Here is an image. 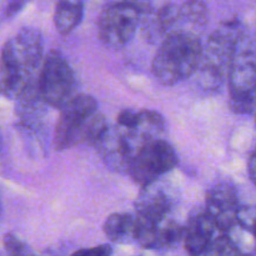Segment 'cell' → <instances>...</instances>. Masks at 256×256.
<instances>
[{"label":"cell","mask_w":256,"mask_h":256,"mask_svg":"<svg viewBox=\"0 0 256 256\" xmlns=\"http://www.w3.org/2000/svg\"><path fill=\"white\" fill-rule=\"evenodd\" d=\"M42 38L39 30L24 28L2 46L0 56V94L16 99L38 90L42 65Z\"/></svg>","instance_id":"6da1fadb"},{"label":"cell","mask_w":256,"mask_h":256,"mask_svg":"<svg viewBox=\"0 0 256 256\" xmlns=\"http://www.w3.org/2000/svg\"><path fill=\"white\" fill-rule=\"evenodd\" d=\"M165 120L152 110L138 112V120L130 126L115 125L108 128L102 139L96 142V149L105 164L119 172H128L132 160L142 146L155 139H162Z\"/></svg>","instance_id":"7a4b0ae2"},{"label":"cell","mask_w":256,"mask_h":256,"mask_svg":"<svg viewBox=\"0 0 256 256\" xmlns=\"http://www.w3.org/2000/svg\"><path fill=\"white\" fill-rule=\"evenodd\" d=\"M108 122L92 96L78 94L60 109L55 128V148L60 152L76 145H96L108 130Z\"/></svg>","instance_id":"3957f363"},{"label":"cell","mask_w":256,"mask_h":256,"mask_svg":"<svg viewBox=\"0 0 256 256\" xmlns=\"http://www.w3.org/2000/svg\"><path fill=\"white\" fill-rule=\"evenodd\" d=\"M208 16V6L202 2H170L158 5L148 2L142 14V34L149 42L165 40L175 34L199 36Z\"/></svg>","instance_id":"277c9868"},{"label":"cell","mask_w":256,"mask_h":256,"mask_svg":"<svg viewBox=\"0 0 256 256\" xmlns=\"http://www.w3.org/2000/svg\"><path fill=\"white\" fill-rule=\"evenodd\" d=\"M200 38L175 34L162 40L152 60V74L165 86H172L196 72L202 56Z\"/></svg>","instance_id":"5b68a950"},{"label":"cell","mask_w":256,"mask_h":256,"mask_svg":"<svg viewBox=\"0 0 256 256\" xmlns=\"http://www.w3.org/2000/svg\"><path fill=\"white\" fill-rule=\"evenodd\" d=\"M240 36L238 22H225L210 34L202 49L198 74L200 84L206 89H215L222 84L234 65L235 50Z\"/></svg>","instance_id":"8992f818"},{"label":"cell","mask_w":256,"mask_h":256,"mask_svg":"<svg viewBox=\"0 0 256 256\" xmlns=\"http://www.w3.org/2000/svg\"><path fill=\"white\" fill-rule=\"evenodd\" d=\"M36 86L40 99L55 109H62L78 95L74 70L59 50L52 49L42 60Z\"/></svg>","instance_id":"52a82bcc"},{"label":"cell","mask_w":256,"mask_h":256,"mask_svg":"<svg viewBox=\"0 0 256 256\" xmlns=\"http://www.w3.org/2000/svg\"><path fill=\"white\" fill-rule=\"evenodd\" d=\"M142 20L140 2H112L106 5L98 22V32L102 44L119 49L135 36Z\"/></svg>","instance_id":"ba28073f"},{"label":"cell","mask_w":256,"mask_h":256,"mask_svg":"<svg viewBox=\"0 0 256 256\" xmlns=\"http://www.w3.org/2000/svg\"><path fill=\"white\" fill-rule=\"evenodd\" d=\"M179 162L174 148L164 139L145 144L135 154L128 174L136 184L144 186L155 184L160 176L172 172Z\"/></svg>","instance_id":"9c48e42d"},{"label":"cell","mask_w":256,"mask_h":256,"mask_svg":"<svg viewBox=\"0 0 256 256\" xmlns=\"http://www.w3.org/2000/svg\"><path fill=\"white\" fill-rule=\"evenodd\" d=\"M230 106L238 114L252 112L256 106V65L239 62L229 75Z\"/></svg>","instance_id":"30bf717a"},{"label":"cell","mask_w":256,"mask_h":256,"mask_svg":"<svg viewBox=\"0 0 256 256\" xmlns=\"http://www.w3.org/2000/svg\"><path fill=\"white\" fill-rule=\"evenodd\" d=\"M205 212L216 229L226 232L236 224L239 204L236 192L229 184H216L208 192Z\"/></svg>","instance_id":"8fae6325"},{"label":"cell","mask_w":256,"mask_h":256,"mask_svg":"<svg viewBox=\"0 0 256 256\" xmlns=\"http://www.w3.org/2000/svg\"><path fill=\"white\" fill-rule=\"evenodd\" d=\"M219 232L214 222L202 208L190 214L186 225L182 228V242L185 250L192 256H202L210 242Z\"/></svg>","instance_id":"7c38bea8"},{"label":"cell","mask_w":256,"mask_h":256,"mask_svg":"<svg viewBox=\"0 0 256 256\" xmlns=\"http://www.w3.org/2000/svg\"><path fill=\"white\" fill-rule=\"evenodd\" d=\"M84 15L82 2H59L55 6L54 25L62 35H68L80 24Z\"/></svg>","instance_id":"4fadbf2b"},{"label":"cell","mask_w":256,"mask_h":256,"mask_svg":"<svg viewBox=\"0 0 256 256\" xmlns=\"http://www.w3.org/2000/svg\"><path fill=\"white\" fill-rule=\"evenodd\" d=\"M134 216L128 212H114L105 220V235L114 242H128L134 240Z\"/></svg>","instance_id":"5bb4252c"},{"label":"cell","mask_w":256,"mask_h":256,"mask_svg":"<svg viewBox=\"0 0 256 256\" xmlns=\"http://www.w3.org/2000/svg\"><path fill=\"white\" fill-rule=\"evenodd\" d=\"M202 256H239V250L229 235L219 232Z\"/></svg>","instance_id":"9a60e30c"},{"label":"cell","mask_w":256,"mask_h":256,"mask_svg":"<svg viewBox=\"0 0 256 256\" xmlns=\"http://www.w3.org/2000/svg\"><path fill=\"white\" fill-rule=\"evenodd\" d=\"M2 244L9 256H35L26 244L12 234H5L2 238Z\"/></svg>","instance_id":"2e32d148"},{"label":"cell","mask_w":256,"mask_h":256,"mask_svg":"<svg viewBox=\"0 0 256 256\" xmlns=\"http://www.w3.org/2000/svg\"><path fill=\"white\" fill-rule=\"evenodd\" d=\"M112 248L109 244H102L98 246L80 249L72 252V256H112Z\"/></svg>","instance_id":"e0dca14e"},{"label":"cell","mask_w":256,"mask_h":256,"mask_svg":"<svg viewBox=\"0 0 256 256\" xmlns=\"http://www.w3.org/2000/svg\"><path fill=\"white\" fill-rule=\"evenodd\" d=\"M25 2H12L8 4V6L5 8V15L6 16H14L16 15L18 12L22 10V8L24 6Z\"/></svg>","instance_id":"ac0fdd59"},{"label":"cell","mask_w":256,"mask_h":256,"mask_svg":"<svg viewBox=\"0 0 256 256\" xmlns=\"http://www.w3.org/2000/svg\"><path fill=\"white\" fill-rule=\"evenodd\" d=\"M249 170H250V176H252V179L254 180V182L256 184V148L254 152H252V158H250Z\"/></svg>","instance_id":"d6986e66"},{"label":"cell","mask_w":256,"mask_h":256,"mask_svg":"<svg viewBox=\"0 0 256 256\" xmlns=\"http://www.w3.org/2000/svg\"><path fill=\"white\" fill-rule=\"evenodd\" d=\"M2 194H0V218H2Z\"/></svg>","instance_id":"ffe728a7"},{"label":"cell","mask_w":256,"mask_h":256,"mask_svg":"<svg viewBox=\"0 0 256 256\" xmlns=\"http://www.w3.org/2000/svg\"><path fill=\"white\" fill-rule=\"evenodd\" d=\"M0 148H2V136H0Z\"/></svg>","instance_id":"44dd1931"}]
</instances>
